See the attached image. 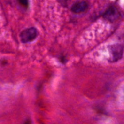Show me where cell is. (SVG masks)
I'll list each match as a JSON object with an SVG mask.
<instances>
[{
  "label": "cell",
  "mask_w": 124,
  "mask_h": 124,
  "mask_svg": "<svg viewBox=\"0 0 124 124\" xmlns=\"http://www.w3.org/2000/svg\"><path fill=\"white\" fill-rule=\"evenodd\" d=\"M111 61L116 62L122 58L124 53V46L119 44H115L109 47Z\"/></svg>",
  "instance_id": "6da1fadb"
},
{
  "label": "cell",
  "mask_w": 124,
  "mask_h": 124,
  "mask_svg": "<svg viewBox=\"0 0 124 124\" xmlns=\"http://www.w3.org/2000/svg\"><path fill=\"white\" fill-rule=\"evenodd\" d=\"M38 36V31L35 27L28 28L21 33L20 39L23 43H27L33 41Z\"/></svg>",
  "instance_id": "7a4b0ae2"
},
{
  "label": "cell",
  "mask_w": 124,
  "mask_h": 124,
  "mask_svg": "<svg viewBox=\"0 0 124 124\" xmlns=\"http://www.w3.org/2000/svg\"><path fill=\"white\" fill-rule=\"evenodd\" d=\"M118 16V12L113 6L109 7L103 14V17L110 21H113Z\"/></svg>",
  "instance_id": "3957f363"
},
{
  "label": "cell",
  "mask_w": 124,
  "mask_h": 124,
  "mask_svg": "<svg viewBox=\"0 0 124 124\" xmlns=\"http://www.w3.org/2000/svg\"><path fill=\"white\" fill-rule=\"evenodd\" d=\"M88 7V4L86 1H79L73 5L71 10L74 13H79L85 11Z\"/></svg>",
  "instance_id": "277c9868"
},
{
  "label": "cell",
  "mask_w": 124,
  "mask_h": 124,
  "mask_svg": "<svg viewBox=\"0 0 124 124\" xmlns=\"http://www.w3.org/2000/svg\"><path fill=\"white\" fill-rule=\"evenodd\" d=\"M19 3L25 7H28L29 6V1L28 0H18Z\"/></svg>",
  "instance_id": "5b68a950"
}]
</instances>
